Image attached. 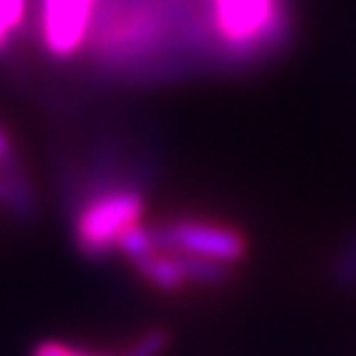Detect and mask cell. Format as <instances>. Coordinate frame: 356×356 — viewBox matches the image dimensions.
<instances>
[{
    "label": "cell",
    "instance_id": "obj_12",
    "mask_svg": "<svg viewBox=\"0 0 356 356\" xmlns=\"http://www.w3.org/2000/svg\"><path fill=\"white\" fill-rule=\"evenodd\" d=\"M69 354H72V348H66L61 343H53V341L38 346V351H35V356H69Z\"/></svg>",
    "mask_w": 356,
    "mask_h": 356
},
{
    "label": "cell",
    "instance_id": "obj_14",
    "mask_svg": "<svg viewBox=\"0 0 356 356\" xmlns=\"http://www.w3.org/2000/svg\"><path fill=\"white\" fill-rule=\"evenodd\" d=\"M69 356H85V354H82V351H72Z\"/></svg>",
    "mask_w": 356,
    "mask_h": 356
},
{
    "label": "cell",
    "instance_id": "obj_7",
    "mask_svg": "<svg viewBox=\"0 0 356 356\" xmlns=\"http://www.w3.org/2000/svg\"><path fill=\"white\" fill-rule=\"evenodd\" d=\"M179 269L188 282H198V285H222L227 280V267L214 259H204V256L191 254H175Z\"/></svg>",
    "mask_w": 356,
    "mask_h": 356
},
{
    "label": "cell",
    "instance_id": "obj_6",
    "mask_svg": "<svg viewBox=\"0 0 356 356\" xmlns=\"http://www.w3.org/2000/svg\"><path fill=\"white\" fill-rule=\"evenodd\" d=\"M132 264L138 267V272L151 285H156V288H161L166 293L179 291L188 282L185 275H182V269H179L177 259H175V254H169V251H153V254H145L140 259H132Z\"/></svg>",
    "mask_w": 356,
    "mask_h": 356
},
{
    "label": "cell",
    "instance_id": "obj_2",
    "mask_svg": "<svg viewBox=\"0 0 356 356\" xmlns=\"http://www.w3.org/2000/svg\"><path fill=\"white\" fill-rule=\"evenodd\" d=\"M143 193L132 185L106 188L92 195L76 219V243L82 254L106 256L119 248L122 235L140 222Z\"/></svg>",
    "mask_w": 356,
    "mask_h": 356
},
{
    "label": "cell",
    "instance_id": "obj_13",
    "mask_svg": "<svg viewBox=\"0 0 356 356\" xmlns=\"http://www.w3.org/2000/svg\"><path fill=\"white\" fill-rule=\"evenodd\" d=\"M8 153H11V143H8V138H6V132L0 129V159L8 156Z\"/></svg>",
    "mask_w": 356,
    "mask_h": 356
},
{
    "label": "cell",
    "instance_id": "obj_9",
    "mask_svg": "<svg viewBox=\"0 0 356 356\" xmlns=\"http://www.w3.org/2000/svg\"><path fill=\"white\" fill-rule=\"evenodd\" d=\"M119 248H122L129 259H140V256H145V254L159 251V248H156V238H153V229H145V227H140V225L129 227L127 232L122 235Z\"/></svg>",
    "mask_w": 356,
    "mask_h": 356
},
{
    "label": "cell",
    "instance_id": "obj_5",
    "mask_svg": "<svg viewBox=\"0 0 356 356\" xmlns=\"http://www.w3.org/2000/svg\"><path fill=\"white\" fill-rule=\"evenodd\" d=\"M0 204L22 222L35 216V195L13 151L0 159Z\"/></svg>",
    "mask_w": 356,
    "mask_h": 356
},
{
    "label": "cell",
    "instance_id": "obj_10",
    "mask_svg": "<svg viewBox=\"0 0 356 356\" xmlns=\"http://www.w3.org/2000/svg\"><path fill=\"white\" fill-rule=\"evenodd\" d=\"M26 11V0H0V48H6L8 35L22 24Z\"/></svg>",
    "mask_w": 356,
    "mask_h": 356
},
{
    "label": "cell",
    "instance_id": "obj_8",
    "mask_svg": "<svg viewBox=\"0 0 356 356\" xmlns=\"http://www.w3.org/2000/svg\"><path fill=\"white\" fill-rule=\"evenodd\" d=\"M332 285L341 291H356V229L346 238V243L338 248L335 261L330 269Z\"/></svg>",
    "mask_w": 356,
    "mask_h": 356
},
{
    "label": "cell",
    "instance_id": "obj_1",
    "mask_svg": "<svg viewBox=\"0 0 356 356\" xmlns=\"http://www.w3.org/2000/svg\"><path fill=\"white\" fill-rule=\"evenodd\" d=\"M211 16L225 48L243 58L280 48L291 26L282 0H214Z\"/></svg>",
    "mask_w": 356,
    "mask_h": 356
},
{
    "label": "cell",
    "instance_id": "obj_3",
    "mask_svg": "<svg viewBox=\"0 0 356 356\" xmlns=\"http://www.w3.org/2000/svg\"><path fill=\"white\" fill-rule=\"evenodd\" d=\"M156 248L169 254H191L235 264L245 254V241L238 229L206 225V222H169L153 229Z\"/></svg>",
    "mask_w": 356,
    "mask_h": 356
},
{
    "label": "cell",
    "instance_id": "obj_11",
    "mask_svg": "<svg viewBox=\"0 0 356 356\" xmlns=\"http://www.w3.org/2000/svg\"><path fill=\"white\" fill-rule=\"evenodd\" d=\"M166 343H169V335L164 330H151L145 332L129 351H124V356H161Z\"/></svg>",
    "mask_w": 356,
    "mask_h": 356
},
{
    "label": "cell",
    "instance_id": "obj_4",
    "mask_svg": "<svg viewBox=\"0 0 356 356\" xmlns=\"http://www.w3.org/2000/svg\"><path fill=\"white\" fill-rule=\"evenodd\" d=\"M95 11V0H42V40L56 58L79 51Z\"/></svg>",
    "mask_w": 356,
    "mask_h": 356
}]
</instances>
